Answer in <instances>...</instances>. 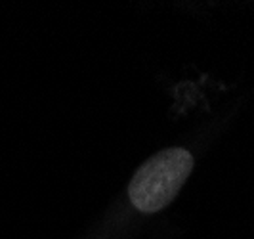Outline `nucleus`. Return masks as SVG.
Instances as JSON below:
<instances>
[{
    "mask_svg": "<svg viewBox=\"0 0 254 239\" xmlns=\"http://www.w3.org/2000/svg\"><path fill=\"white\" fill-rule=\"evenodd\" d=\"M193 155L184 148H168L149 157L130 180L128 195L141 213H157L170 205L193 170Z\"/></svg>",
    "mask_w": 254,
    "mask_h": 239,
    "instance_id": "nucleus-1",
    "label": "nucleus"
}]
</instances>
